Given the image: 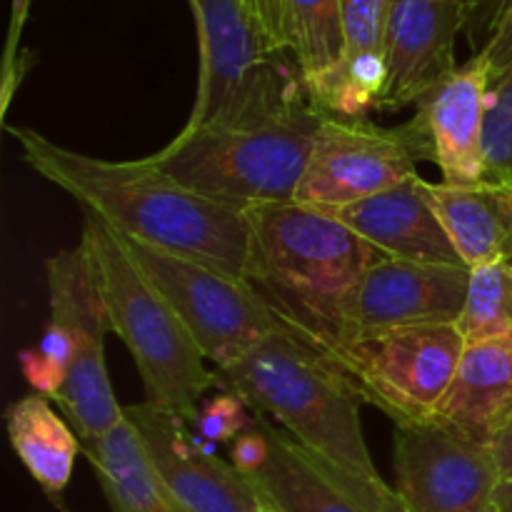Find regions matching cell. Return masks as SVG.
Returning <instances> with one entry per match:
<instances>
[{"mask_svg":"<svg viewBox=\"0 0 512 512\" xmlns=\"http://www.w3.org/2000/svg\"><path fill=\"white\" fill-rule=\"evenodd\" d=\"M10 133L40 178L65 190L118 235L245 280L250 250L245 210L175 183L148 158L103 160L53 143L33 128H10Z\"/></svg>","mask_w":512,"mask_h":512,"instance_id":"6da1fadb","label":"cell"},{"mask_svg":"<svg viewBox=\"0 0 512 512\" xmlns=\"http://www.w3.org/2000/svg\"><path fill=\"white\" fill-rule=\"evenodd\" d=\"M245 283L290 330L330 355L353 338V305L378 248L328 210L275 203L248 210Z\"/></svg>","mask_w":512,"mask_h":512,"instance_id":"7a4b0ae2","label":"cell"},{"mask_svg":"<svg viewBox=\"0 0 512 512\" xmlns=\"http://www.w3.org/2000/svg\"><path fill=\"white\" fill-rule=\"evenodd\" d=\"M325 115L303 95L278 113L180 130L148 160L175 183L245 213L295 203Z\"/></svg>","mask_w":512,"mask_h":512,"instance_id":"3957f363","label":"cell"},{"mask_svg":"<svg viewBox=\"0 0 512 512\" xmlns=\"http://www.w3.org/2000/svg\"><path fill=\"white\" fill-rule=\"evenodd\" d=\"M218 375L220 385L250 410L278 420L310 453L350 473L380 478L360 423L363 398L328 355L298 335H270Z\"/></svg>","mask_w":512,"mask_h":512,"instance_id":"277c9868","label":"cell"},{"mask_svg":"<svg viewBox=\"0 0 512 512\" xmlns=\"http://www.w3.org/2000/svg\"><path fill=\"white\" fill-rule=\"evenodd\" d=\"M80 245L93 263L108 330L123 340L143 380L145 403L193 425L205 393L220 385L218 370L208 368L188 325L130 258L113 228L88 215Z\"/></svg>","mask_w":512,"mask_h":512,"instance_id":"5b68a950","label":"cell"},{"mask_svg":"<svg viewBox=\"0 0 512 512\" xmlns=\"http://www.w3.org/2000/svg\"><path fill=\"white\" fill-rule=\"evenodd\" d=\"M198 28L200 70L183 130L278 113L308 95L290 55L268 43L240 0H188Z\"/></svg>","mask_w":512,"mask_h":512,"instance_id":"8992f818","label":"cell"},{"mask_svg":"<svg viewBox=\"0 0 512 512\" xmlns=\"http://www.w3.org/2000/svg\"><path fill=\"white\" fill-rule=\"evenodd\" d=\"M463 350L455 325H408L355 335L328 358L363 403L383 410L395 425H415L433 420Z\"/></svg>","mask_w":512,"mask_h":512,"instance_id":"52a82bcc","label":"cell"},{"mask_svg":"<svg viewBox=\"0 0 512 512\" xmlns=\"http://www.w3.org/2000/svg\"><path fill=\"white\" fill-rule=\"evenodd\" d=\"M123 243L218 370L270 335L293 333L245 280L135 240L123 238Z\"/></svg>","mask_w":512,"mask_h":512,"instance_id":"ba28073f","label":"cell"},{"mask_svg":"<svg viewBox=\"0 0 512 512\" xmlns=\"http://www.w3.org/2000/svg\"><path fill=\"white\" fill-rule=\"evenodd\" d=\"M45 278L50 315L68 328L73 345L68 378L53 403L60 405L80 443L103 438L123 420V405L115 400L105 368L108 320L88 250L78 245L55 253L45 260Z\"/></svg>","mask_w":512,"mask_h":512,"instance_id":"9c48e42d","label":"cell"},{"mask_svg":"<svg viewBox=\"0 0 512 512\" xmlns=\"http://www.w3.org/2000/svg\"><path fill=\"white\" fill-rule=\"evenodd\" d=\"M423 148L413 125L325 115L295 203L333 210L378 195L418 173Z\"/></svg>","mask_w":512,"mask_h":512,"instance_id":"30bf717a","label":"cell"},{"mask_svg":"<svg viewBox=\"0 0 512 512\" xmlns=\"http://www.w3.org/2000/svg\"><path fill=\"white\" fill-rule=\"evenodd\" d=\"M395 475L410 512H498L503 478L488 445L435 423L395 428Z\"/></svg>","mask_w":512,"mask_h":512,"instance_id":"8fae6325","label":"cell"},{"mask_svg":"<svg viewBox=\"0 0 512 512\" xmlns=\"http://www.w3.org/2000/svg\"><path fill=\"white\" fill-rule=\"evenodd\" d=\"M145 458L188 512H258V490L193 425L150 403L123 405Z\"/></svg>","mask_w":512,"mask_h":512,"instance_id":"7c38bea8","label":"cell"},{"mask_svg":"<svg viewBox=\"0 0 512 512\" xmlns=\"http://www.w3.org/2000/svg\"><path fill=\"white\" fill-rule=\"evenodd\" d=\"M265 423V420H263ZM270 458L250 483L275 512H410L383 478L350 473L265 423Z\"/></svg>","mask_w":512,"mask_h":512,"instance_id":"4fadbf2b","label":"cell"},{"mask_svg":"<svg viewBox=\"0 0 512 512\" xmlns=\"http://www.w3.org/2000/svg\"><path fill=\"white\" fill-rule=\"evenodd\" d=\"M465 0H390L385 88L378 110L418 105L455 68Z\"/></svg>","mask_w":512,"mask_h":512,"instance_id":"5bb4252c","label":"cell"},{"mask_svg":"<svg viewBox=\"0 0 512 512\" xmlns=\"http://www.w3.org/2000/svg\"><path fill=\"white\" fill-rule=\"evenodd\" d=\"M470 268L383 255L370 265L353 305V338L408 325H455L468 295Z\"/></svg>","mask_w":512,"mask_h":512,"instance_id":"9a60e30c","label":"cell"},{"mask_svg":"<svg viewBox=\"0 0 512 512\" xmlns=\"http://www.w3.org/2000/svg\"><path fill=\"white\" fill-rule=\"evenodd\" d=\"M490 73L480 55H473L435 85L408 120L443 183L468 185L485 180V105Z\"/></svg>","mask_w":512,"mask_h":512,"instance_id":"2e32d148","label":"cell"},{"mask_svg":"<svg viewBox=\"0 0 512 512\" xmlns=\"http://www.w3.org/2000/svg\"><path fill=\"white\" fill-rule=\"evenodd\" d=\"M388 258L463 265L433 203V183L410 175L378 195L328 210Z\"/></svg>","mask_w":512,"mask_h":512,"instance_id":"e0dca14e","label":"cell"},{"mask_svg":"<svg viewBox=\"0 0 512 512\" xmlns=\"http://www.w3.org/2000/svg\"><path fill=\"white\" fill-rule=\"evenodd\" d=\"M512 415V335L465 345L450 388L430 423L490 445Z\"/></svg>","mask_w":512,"mask_h":512,"instance_id":"ac0fdd59","label":"cell"},{"mask_svg":"<svg viewBox=\"0 0 512 512\" xmlns=\"http://www.w3.org/2000/svg\"><path fill=\"white\" fill-rule=\"evenodd\" d=\"M438 218L465 268L512 260V183H433Z\"/></svg>","mask_w":512,"mask_h":512,"instance_id":"d6986e66","label":"cell"},{"mask_svg":"<svg viewBox=\"0 0 512 512\" xmlns=\"http://www.w3.org/2000/svg\"><path fill=\"white\" fill-rule=\"evenodd\" d=\"M390 0H340L343 15V68L330 115L365 118L378 108L385 88V40Z\"/></svg>","mask_w":512,"mask_h":512,"instance_id":"ffe728a7","label":"cell"},{"mask_svg":"<svg viewBox=\"0 0 512 512\" xmlns=\"http://www.w3.org/2000/svg\"><path fill=\"white\" fill-rule=\"evenodd\" d=\"M5 428L13 453L30 478L50 498H60L73 478L75 458L83 453L78 433L45 395L30 393L15 400L5 413Z\"/></svg>","mask_w":512,"mask_h":512,"instance_id":"44dd1931","label":"cell"},{"mask_svg":"<svg viewBox=\"0 0 512 512\" xmlns=\"http://www.w3.org/2000/svg\"><path fill=\"white\" fill-rule=\"evenodd\" d=\"M80 445L110 512H188L148 463L125 415L103 438Z\"/></svg>","mask_w":512,"mask_h":512,"instance_id":"7402d4cb","label":"cell"},{"mask_svg":"<svg viewBox=\"0 0 512 512\" xmlns=\"http://www.w3.org/2000/svg\"><path fill=\"white\" fill-rule=\"evenodd\" d=\"M283 28L305 90L330 115L345 53L340 0H283Z\"/></svg>","mask_w":512,"mask_h":512,"instance_id":"603a6c76","label":"cell"},{"mask_svg":"<svg viewBox=\"0 0 512 512\" xmlns=\"http://www.w3.org/2000/svg\"><path fill=\"white\" fill-rule=\"evenodd\" d=\"M455 328L465 345L512 335V263L470 268L468 295Z\"/></svg>","mask_w":512,"mask_h":512,"instance_id":"cb8c5ba5","label":"cell"},{"mask_svg":"<svg viewBox=\"0 0 512 512\" xmlns=\"http://www.w3.org/2000/svg\"><path fill=\"white\" fill-rule=\"evenodd\" d=\"M70 358H73V345H70L68 328L50 315L48 325L40 335V343L23 350L18 355V365L30 388L53 400L68 378Z\"/></svg>","mask_w":512,"mask_h":512,"instance_id":"d4e9b609","label":"cell"},{"mask_svg":"<svg viewBox=\"0 0 512 512\" xmlns=\"http://www.w3.org/2000/svg\"><path fill=\"white\" fill-rule=\"evenodd\" d=\"M485 180L512 183V68L490 83L485 105Z\"/></svg>","mask_w":512,"mask_h":512,"instance_id":"484cf974","label":"cell"},{"mask_svg":"<svg viewBox=\"0 0 512 512\" xmlns=\"http://www.w3.org/2000/svg\"><path fill=\"white\" fill-rule=\"evenodd\" d=\"M255 420L250 418V405L233 390L205 398L198 410L193 430L210 445H230L240 433L253 428Z\"/></svg>","mask_w":512,"mask_h":512,"instance_id":"4316f807","label":"cell"},{"mask_svg":"<svg viewBox=\"0 0 512 512\" xmlns=\"http://www.w3.org/2000/svg\"><path fill=\"white\" fill-rule=\"evenodd\" d=\"M270 458V440L265 433L263 418L255 420L253 428H248L245 433H240L238 438L230 443V463L238 470L240 475L250 478V475L258 473Z\"/></svg>","mask_w":512,"mask_h":512,"instance_id":"83f0119b","label":"cell"},{"mask_svg":"<svg viewBox=\"0 0 512 512\" xmlns=\"http://www.w3.org/2000/svg\"><path fill=\"white\" fill-rule=\"evenodd\" d=\"M505 0H465V38L473 55H478L498 28Z\"/></svg>","mask_w":512,"mask_h":512,"instance_id":"f1b7e54d","label":"cell"},{"mask_svg":"<svg viewBox=\"0 0 512 512\" xmlns=\"http://www.w3.org/2000/svg\"><path fill=\"white\" fill-rule=\"evenodd\" d=\"M480 58L485 60L490 73V83L508 73L512 68V0H505V8L500 13L498 28H495L490 43L480 50Z\"/></svg>","mask_w":512,"mask_h":512,"instance_id":"f546056e","label":"cell"},{"mask_svg":"<svg viewBox=\"0 0 512 512\" xmlns=\"http://www.w3.org/2000/svg\"><path fill=\"white\" fill-rule=\"evenodd\" d=\"M253 23L258 25L260 33L268 38L275 50L288 55L285 48V28H283V0H240Z\"/></svg>","mask_w":512,"mask_h":512,"instance_id":"4dcf8cb0","label":"cell"},{"mask_svg":"<svg viewBox=\"0 0 512 512\" xmlns=\"http://www.w3.org/2000/svg\"><path fill=\"white\" fill-rule=\"evenodd\" d=\"M488 448L490 453H493L503 483H512V415L505 420V425L498 430V435L490 440Z\"/></svg>","mask_w":512,"mask_h":512,"instance_id":"1f68e13d","label":"cell"},{"mask_svg":"<svg viewBox=\"0 0 512 512\" xmlns=\"http://www.w3.org/2000/svg\"><path fill=\"white\" fill-rule=\"evenodd\" d=\"M498 512H512V483H503L498 490Z\"/></svg>","mask_w":512,"mask_h":512,"instance_id":"d6a6232c","label":"cell"},{"mask_svg":"<svg viewBox=\"0 0 512 512\" xmlns=\"http://www.w3.org/2000/svg\"><path fill=\"white\" fill-rule=\"evenodd\" d=\"M258 512H275V510H270V508H265V505H263V508H260Z\"/></svg>","mask_w":512,"mask_h":512,"instance_id":"836d02e7","label":"cell"},{"mask_svg":"<svg viewBox=\"0 0 512 512\" xmlns=\"http://www.w3.org/2000/svg\"><path fill=\"white\" fill-rule=\"evenodd\" d=\"M510 263H512V260H510Z\"/></svg>","mask_w":512,"mask_h":512,"instance_id":"e575fe53","label":"cell"}]
</instances>
